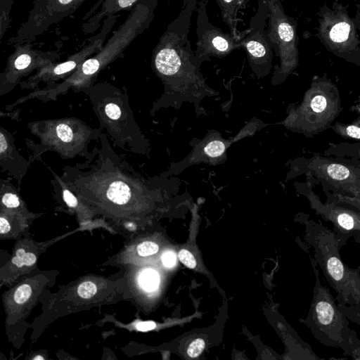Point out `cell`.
<instances>
[{"label":"cell","mask_w":360,"mask_h":360,"mask_svg":"<svg viewBox=\"0 0 360 360\" xmlns=\"http://www.w3.org/2000/svg\"><path fill=\"white\" fill-rule=\"evenodd\" d=\"M158 0H139L129 10L125 21L104 44L101 49L85 60L62 82L36 91L37 97L46 102L56 100L68 90L83 91L93 85L98 73L116 60L131 43L150 25L154 18Z\"/></svg>","instance_id":"obj_1"},{"label":"cell","mask_w":360,"mask_h":360,"mask_svg":"<svg viewBox=\"0 0 360 360\" xmlns=\"http://www.w3.org/2000/svg\"><path fill=\"white\" fill-rule=\"evenodd\" d=\"M306 239L314 250V260L336 292L338 303L353 305L360 302V266L350 268L342 260L333 230L320 222L306 224Z\"/></svg>","instance_id":"obj_2"},{"label":"cell","mask_w":360,"mask_h":360,"mask_svg":"<svg viewBox=\"0 0 360 360\" xmlns=\"http://www.w3.org/2000/svg\"><path fill=\"white\" fill-rule=\"evenodd\" d=\"M315 276L312 300L304 323L322 345L340 348L349 356L356 333L349 326V319L339 309L328 288L323 285L316 262L311 258Z\"/></svg>","instance_id":"obj_3"},{"label":"cell","mask_w":360,"mask_h":360,"mask_svg":"<svg viewBox=\"0 0 360 360\" xmlns=\"http://www.w3.org/2000/svg\"><path fill=\"white\" fill-rule=\"evenodd\" d=\"M83 92L89 96L101 127L114 143L124 150L135 151L139 131L127 94L109 83L93 84Z\"/></svg>","instance_id":"obj_4"},{"label":"cell","mask_w":360,"mask_h":360,"mask_svg":"<svg viewBox=\"0 0 360 360\" xmlns=\"http://www.w3.org/2000/svg\"><path fill=\"white\" fill-rule=\"evenodd\" d=\"M27 126L40 140L39 149L34 150L35 158L48 150L56 152L63 159L88 158L91 153L89 151L91 142L101 134L98 129H92L75 117L36 121Z\"/></svg>","instance_id":"obj_5"},{"label":"cell","mask_w":360,"mask_h":360,"mask_svg":"<svg viewBox=\"0 0 360 360\" xmlns=\"http://www.w3.org/2000/svg\"><path fill=\"white\" fill-rule=\"evenodd\" d=\"M316 37L335 56L360 68V11L349 15L347 6L334 1L331 7L323 4L317 12Z\"/></svg>","instance_id":"obj_6"},{"label":"cell","mask_w":360,"mask_h":360,"mask_svg":"<svg viewBox=\"0 0 360 360\" xmlns=\"http://www.w3.org/2000/svg\"><path fill=\"white\" fill-rule=\"evenodd\" d=\"M341 110L337 86L326 75L316 76L295 113V122L301 132L314 136L330 128Z\"/></svg>","instance_id":"obj_7"},{"label":"cell","mask_w":360,"mask_h":360,"mask_svg":"<svg viewBox=\"0 0 360 360\" xmlns=\"http://www.w3.org/2000/svg\"><path fill=\"white\" fill-rule=\"evenodd\" d=\"M300 171L313 185L321 184L324 193L360 197V160L315 153L302 160Z\"/></svg>","instance_id":"obj_8"},{"label":"cell","mask_w":360,"mask_h":360,"mask_svg":"<svg viewBox=\"0 0 360 360\" xmlns=\"http://www.w3.org/2000/svg\"><path fill=\"white\" fill-rule=\"evenodd\" d=\"M117 16L113 15L105 18L101 31L89 39V41L79 51L61 63H54L41 68L20 83L21 89L36 90L41 83L51 86L60 79H65L74 72L85 60L98 52L110 33Z\"/></svg>","instance_id":"obj_9"},{"label":"cell","mask_w":360,"mask_h":360,"mask_svg":"<svg viewBox=\"0 0 360 360\" xmlns=\"http://www.w3.org/2000/svg\"><path fill=\"white\" fill-rule=\"evenodd\" d=\"M87 0H33L32 8L16 35L9 42L13 45L32 43L48 29L75 13Z\"/></svg>","instance_id":"obj_10"},{"label":"cell","mask_w":360,"mask_h":360,"mask_svg":"<svg viewBox=\"0 0 360 360\" xmlns=\"http://www.w3.org/2000/svg\"><path fill=\"white\" fill-rule=\"evenodd\" d=\"M269 9L268 39L281 60V72L288 74L298 64L297 22L286 15L281 0H266Z\"/></svg>","instance_id":"obj_11"},{"label":"cell","mask_w":360,"mask_h":360,"mask_svg":"<svg viewBox=\"0 0 360 360\" xmlns=\"http://www.w3.org/2000/svg\"><path fill=\"white\" fill-rule=\"evenodd\" d=\"M313 186L307 179L302 187V193L315 213L332 224L340 249L352 237L360 243V212L334 202H323L313 191Z\"/></svg>","instance_id":"obj_12"},{"label":"cell","mask_w":360,"mask_h":360,"mask_svg":"<svg viewBox=\"0 0 360 360\" xmlns=\"http://www.w3.org/2000/svg\"><path fill=\"white\" fill-rule=\"evenodd\" d=\"M13 46L15 50L8 57L6 66L0 75V96L20 84L23 77L56 63L60 57L56 51L34 49L30 42Z\"/></svg>","instance_id":"obj_13"},{"label":"cell","mask_w":360,"mask_h":360,"mask_svg":"<svg viewBox=\"0 0 360 360\" xmlns=\"http://www.w3.org/2000/svg\"><path fill=\"white\" fill-rule=\"evenodd\" d=\"M208 1L202 0L198 9L196 58H205L210 56H221L242 48V35L236 37L226 34L210 22L206 13Z\"/></svg>","instance_id":"obj_14"},{"label":"cell","mask_w":360,"mask_h":360,"mask_svg":"<svg viewBox=\"0 0 360 360\" xmlns=\"http://www.w3.org/2000/svg\"><path fill=\"white\" fill-rule=\"evenodd\" d=\"M258 1V11L251 20L249 30L241 38L242 47L256 64L270 62L273 54V48L264 29L269 15V6L266 0Z\"/></svg>","instance_id":"obj_15"},{"label":"cell","mask_w":360,"mask_h":360,"mask_svg":"<svg viewBox=\"0 0 360 360\" xmlns=\"http://www.w3.org/2000/svg\"><path fill=\"white\" fill-rule=\"evenodd\" d=\"M0 165L1 171L18 180L19 186L30 167V161L18 153L12 134L2 127L0 129Z\"/></svg>","instance_id":"obj_16"},{"label":"cell","mask_w":360,"mask_h":360,"mask_svg":"<svg viewBox=\"0 0 360 360\" xmlns=\"http://www.w3.org/2000/svg\"><path fill=\"white\" fill-rule=\"evenodd\" d=\"M139 0H104L101 4L100 11L94 15L91 20L83 26V30L86 32H92L96 28V24L103 18H108L115 15L122 10L131 9Z\"/></svg>","instance_id":"obj_17"},{"label":"cell","mask_w":360,"mask_h":360,"mask_svg":"<svg viewBox=\"0 0 360 360\" xmlns=\"http://www.w3.org/2000/svg\"><path fill=\"white\" fill-rule=\"evenodd\" d=\"M250 0H216L221 11L223 21L229 26L231 34L236 37L240 36L236 32V15L238 10L243 7Z\"/></svg>","instance_id":"obj_18"},{"label":"cell","mask_w":360,"mask_h":360,"mask_svg":"<svg viewBox=\"0 0 360 360\" xmlns=\"http://www.w3.org/2000/svg\"><path fill=\"white\" fill-rule=\"evenodd\" d=\"M323 155L360 160V141L330 144L328 148L323 152Z\"/></svg>","instance_id":"obj_19"},{"label":"cell","mask_w":360,"mask_h":360,"mask_svg":"<svg viewBox=\"0 0 360 360\" xmlns=\"http://www.w3.org/2000/svg\"><path fill=\"white\" fill-rule=\"evenodd\" d=\"M1 202L3 207L16 210L22 206L17 190L8 180L1 179Z\"/></svg>","instance_id":"obj_20"},{"label":"cell","mask_w":360,"mask_h":360,"mask_svg":"<svg viewBox=\"0 0 360 360\" xmlns=\"http://www.w3.org/2000/svg\"><path fill=\"white\" fill-rule=\"evenodd\" d=\"M330 128L343 138L360 140V122L358 120L348 124L336 122Z\"/></svg>","instance_id":"obj_21"},{"label":"cell","mask_w":360,"mask_h":360,"mask_svg":"<svg viewBox=\"0 0 360 360\" xmlns=\"http://www.w3.org/2000/svg\"><path fill=\"white\" fill-rule=\"evenodd\" d=\"M326 201L334 202L360 212V197H352L340 194L325 193Z\"/></svg>","instance_id":"obj_22"},{"label":"cell","mask_w":360,"mask_h":360,"mask_svg":"<svg viewBox=\"0 0 360 360\" xmlns=\"http://www.w3.org/2000/svg\"><path fill=\"white\" fill-rule=\"evenodd\" d=\"M36 255L30 252H26L24 249L20 248L16 250L15 257L12 262L16 266L21 268L22 266H30L36 263Z\"/></svg>","instance_id":"obj_23"},{"label":"cell","mask_w":360,"mask_h":360,"mask_svg":"<svg viewBox=\"0 0 360 360\" xmlns=\"http://www.w3.org/2000/svg\"><path fill=\"white\" fill-rule=\"evenodd\" d=\"M140 284L146 290H155L159 283V276L156 271L152 269L143 271L139 278Z\"/></svg>","instance_id":"obj_24"},{"label":"cell","mask_w":360,"mask_h":360,"mask_svg":"<svg viewBox=\"0 0 360 360\" xmlns=\"http://www.w3.org/2000/svg\"><path fill=\"white\" fill-rule=\"evenodd\" d=\"M338 306L349 321L360 326V302L353 305L338 303Z\"/></svg>","instance_id":"obj_25"},{"label":"cell","mask_w":360,"mask_h":360,"mask_svg":"<svg viewBox=\"0 0 360 360\" xmlns=\"http://www.w3.org/2000/svg\"><path fill=\"white\" fill-rule=\"evenodd\" d=\"M97 288L92 281L82 282L77 288V293L82 298H91L96 292Z\"/></svg>","instance_id":"obj_26"},{"label":"cell","mask_w":360,"mask_h":360,"mask_svg":"<svg viewBox=\"0 0 360 360\" xmlns=\"http://www.w3.org/2000/svg\"><path fill=\"white\" fill-rule=\"evenodd\" d=\"M225 146L220 141H212L207 144L205 148V153L212 158L218 157L223 154Z\"/></svg>","instance_id":"obj_27"},{"label":"cell","mask_w":360,"mask_h":360,"mask_svg":"<svg viewBox=\"0 0 360 360\" xmlns=\"http://www.w3.org/2000/svg\"><path fill=\"white\" fill-rule=\"evenodd\" d=\"M158 250V245L153 241H144L140 243L136 248L138 254L142 257L154 255Z\"/></svg>","instance_id":"obj_28"},{"label":"cell","mask_w":360,"mask_h":360,"mask_svg":"<svg viewBox=\"0 0 360 360\" xmlns=\"http://www.w3.org/2000/svg\"><path fill=\"white\" fill-rule=\"evenodd\" d=\"M32 294L31 287L27 284L19 286L14 293V300L18 304H22L28 300Z\"/></svg>","instance_id":"obj_29"},{"label":"cell","mask_w":360,"mask_h":360,"mask_svg":"<svg viewBox=\"0 0 360 360\" xmlns=\"http://www.w3.org/2000/svg\"><path fill=\"white\" fill-rule=\"evenodd\" d=\"M205 342L202 338L194 340L188 346L187 354L190 357L194 358L199 356L203 351Z\"/></svg>","instance_id":"obj_30"},{"label":"cell","mask_w":360,"mask_h":360,"mask_svg":"<svg viewBox=\"0 0 360 360\" xmlns=\"http://www.w3.org/2000/svg\"><path fill=\"white\" fill-rule=\"evenodd\" d=\"M178 257L181 263L190 269L196 266V261L194 256L187 250L182 249L179 251Z\"/></svg>","instance_id":"obj_31"},{"label":"cell","mask_w":360,"mask_h":360,"mask_svg":"<svg viewBox=\"0 0 360 360\" xmlns=\"http://www.w3.org/2000/svg\"><path fill=\"white\" fill-rule=\"evenodd\" d=\"M11 230V225L8 219L1 214L0 218V233L1 236L8 233Z\"/></svg>","instance_id":"obj_32"},{"label":"cell","mask_w":360,"mask_h":360,"mask_svg":"<svg viewBox=\"0 0 360 360\" xmlns=\"http://www.w3.org/2000/svg\"><path fill=\"white\" fill-rule=\"evenodd\" d=\"M156 327V324L153 321L139 322L136 325L137 330L140 331H148L153 330Z\"/></svg>","instance_id":"obj_33"},{"label":"cell","mask_w":360,"mask_h":360,"mask_svg":"<svg viewBox=\"0 0 360 360\" xmlns=\"http://www.w3.org/2000/svg\"><path fill=\"white\" fill-rule=\"evenodd\" d=\"M175 260L176 257L173 252H167L162 256V262L166 266H172L175 263Z\"/></svg>","instance_id":"obj_34"},{"label":"cell","mask_w":360,"mask_h":360,"mask_svg":"<svg viewBox=\"0 0 360 360\" xmlns=\"http://www.w3.org/2000/svg\"><path fill=\"white\" fill-rule=\"evenodd\" d=\"M126 226L130 229V230H133L134 229V225L132 224V223H127L126 224Z\"/></svg>","instance_id":"obj_35"},{"label":"cell","mask_w":360,"mask_h":360,"mask_svg":"<svg viewBox=\"0 0 360 360\" xmlns=\"http://www.w3.org/2000/svg\"><path fill=\"white\" fill-rule=\"evenodd\" d=\"M33 359H34V360H38V359L41 360V359H44V357L41 356L40 355H37V356L33 357Z\"/></svg>","instance_id":"obj_36"}]
</instances>
